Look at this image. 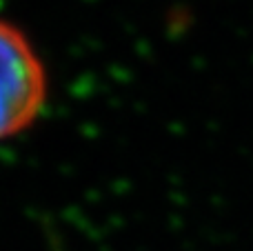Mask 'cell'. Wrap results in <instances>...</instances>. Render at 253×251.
Returning a JSON list of instances; mask_svg holds the SVG:
<instances>
[{
  "label": "cell",
  "mask_w": 253,
  "mask_h": 251,
  "mask_svg": "<svg viewBox=\"0 0 253 251\" xmlns=\"http://www.w3.org/2000/svg\"><path fill=\"white\" fill-rule=\"evenodd\" d=\"M47 98L44 67L16 27L0 22V138L34 123Z\"/></svg>",
  "instance_id": "obj_1"
}]
</instances>
